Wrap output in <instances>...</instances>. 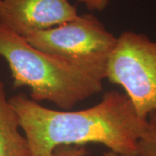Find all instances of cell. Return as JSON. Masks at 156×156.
<instances>
[{"mask_svg":"<svg viewBox=\"0 0 156 156\" xmlns=\"http://www.w3.org/2000/svg\"><path fill=\"white\" fill-rule=\"evenodd\" d=\"M28 140L30 156H53L62 146L98 143L109 151L138 156V142L147 120L137 115L125 94L111 90L100 102L82 110H56L26 95L9 98Z\"/></svg>","mask_w":156,"mask_h":156,"instance_id":"obj_1","label":"cell"},{"mask_svg":"<svg viewBox=\"0 0 156 156\" xmlns=\"http://www.w3.org/2000/svg\"><path fill=\"white\" fill-rule=\"evenodd\" d=\"M0 58L8 63L15 89L27 87L37 102L50 101L63 110L100 93L103 78L76 62L39 50L0 25Z\"/></svg>","mask_w":156,"mask_h":156,"instance_id":"obj_2","label":"cell"},{"mask_svg":"<svg viewBox=\"0 0 156 156\" xmlns=\"http://www.w3.org/2000/svg\"><path fill=\"white\" fill-rule=\"evenodd\" d=\"M105 79L121 86L137 115L147 120L156 112V41L130 30L121 34L107 63Z\"/></svg>","mask_w":156,"mask_h":156,"instance_id":"obj_3","label":"cell"},{"mask_svg":"<svg viewBox=\"0 0 156 156\" xmlns=\"http://www.w3.org/2000/svg\"><path fill=\"white\" fill-rule=\"evenodd\" d=\"M25 39L36 49L76 62L103 79L108 58L117 43V37L90 13L78 15L75 19Z\"/></svg>","mask_w":156,"mask_h":156,"instance_id":"obj_4","label":"cell"},{"mask_svg":"<svg viewBox=\"0 0 156 156\" xmlns=\"http://www.w3.org/2000/svg\"><path fill=\"white\" fill-rule=\"evenodd\" d=\"M78 15L69 0L0 1V25L24 38L69 22Z\"/></svg>","mask_w":156,"mask_h":156,"instance_id":"obj_5","label":"cell"},{"mask_svg":"<svg viewBox=\"0 0 156 156\" xmlns=\"http://www.w3.org/2000/svg\"><path fill=\"white\" fill-rule=\"evenodd\" d=\"M0 156H30L28 140L0 80Z\"/></svg>","mask_w":156,"mask_h":156,"instance_id":"obj_6","label":"cell"},{"mask_svg":"<svg viewBox=\"0 0 156 156\" xmlns=\"http://www.w3.org/2000/svg\"><path fill=\"white\" fill-rule=\"evenodd\" d=\"M138 156H156V112L147 119L145 130L138 142Z\"/></svg>","mask_w":156,"mask_h":156,"instance_id":"obj_7","label":"cell"},{"mask_svg":"<svg viewBox=\"0 0 156 156\" xmlns=\"http://www.w3.org/2000/svg\"><path fill=\"white\" fill-rule=\"evenodd\" d=\"M88 154L84 146H62L55 150L53 156H86Z\"/></svg>","mask_w":156,"mask_h":156,"instance_id":"obj_8","label":"cell"},{"mask_svg":"<svg viewBox=\"0 0 156 156\" xmlns=\"http://www.w3.org/2000/svg\"><path fill=\"white\" fill-rule=\"evenodd\" d=\"M78 3L83 4L90 11H103L108 5L110 0H76Z\"/></svg>","mask_w":156,"mask_h":156,"instance_id":"obj_9","label":"cell"},{"mask_svg":"<svg viewBox=\"0 0 156 156\" xmlns=\"http://www.w3.org/2000/svg\"><path fill=\"white\" fill-rule=\"evenodd\" d=\"M103 156H127V155H122V154H115V153L111 152V151H108V152H105V153L103 154Z\"/></svg>","mask_w":156,"mask_h":156,"instance_id":"obj_10","label":"cell"},{"mask_svg":"<svg viewBox=\"0 0 156 156\" xmlns=\"http://www.w3.org/2000/svg\"><path fill=\"white\" fill-rule=\"evenodd\" d=\"M0 1H1V0H0Z\"/></svg>","mask_w":156,"mask_h":156,"instance_id":"obj_11","label":"cell"}]
</instances>
